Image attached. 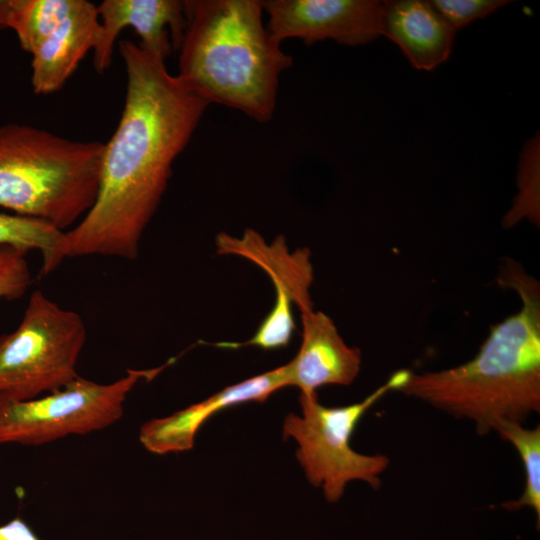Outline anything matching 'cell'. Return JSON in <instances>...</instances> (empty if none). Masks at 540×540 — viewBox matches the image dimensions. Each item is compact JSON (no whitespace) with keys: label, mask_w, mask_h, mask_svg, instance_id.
<instances>
[{"label":"cell","mask_w":540,"mask_h":540,"mask_svg":"<svg viewBox=\"0 0 540 540\" xmlns=\"http://www.w3.org/2000/svg\"><path fill=\"white\" fill-rule=\"evenodd\" d=\"M100 33L97 5L75 0L67 15L32 54L31 85L36 94L58 91L77 69Z\"/></svg>","instance_id":"cell-13"},{"label":"cell","mask_w":540,"mask_h":540,"mask_svg":"<svg viewBox=\"0 0 540 540\" xmlns=\"http://www.w3.org/2000/svg\"><path fill=\"white\" fill-rule=\"evenodd\" d=\"M75 0H0V30L15 32L31 55L67 15Z\"/></svg>","instance_id":"cell-15"},{"label":"cell","mask_w":540,"mask_h":540,"mask_svg":"<svg viewBox=\"0 0 540 540\" xmlns=\"http://www.w3.org/2000/svg\"><path fill=\"white\" fill-rule=\"evenodd\" d=\"M266 27L282 42L300 39L305 45L331 39L339 44H367L383 29L384 1L263 0Z\"/></svg>","instance_id":"cell-9"},{"label":"cell","mask_w":540,"mask_h":540,"mask_svg":"<svg viewBox=\"0 0 540 540\" xmlns=\"http://www.w3.org/2000/svg\"><path fill=\"white\" fill-rule=\"evenodd\" d=\"M505 0H433L432 5L456 31L479 18H485L509 3Z\"/></svg>","instance_id":"cell-20"},{"label":"cell","mask_w":540,"mask_h":540,"mask_svg":"<svg viewBox=\"0 0 540 540\" xmlns=\"http://www.w3.org/2000/svg\"><path fill=\"white\" fill-rule=\"evenodd\" d=\"M103 152L100 141L27 124L0 126V207L69 230L96 200Z\"/></svg>","instance_id":"cell-4"},{"label":"cell","mask_w":540,"mask_h":540,"mask_svg":"<svg viewBox=\"0 0 540 540\" xmlns=\"http://www.w3.org/2000/svg\"><path fill=\"white\" fill-rule=\"evenodd\" d=\"M64 231L31 217L0 212V248L12 247L27 253L37 250L42 256V276L62 262L60 246Z\"/></svg>","instance_id":"cell-16"},{"label":"cell","mask_w":540,"mask_h":540,"mask_svg":"<svg viewBox=\"0 0 540 540\" xmlns=\"http://www.w3.org/2000/svg\"><path fill=\"white\" fill-rule=\"evenodd\" d=\"M499 286L513 290L519 310L490 327L477 354L439 371L413 373L399 390L456 418L478 434L540 412V285L513 259L502 262Z\"/></svg>","instance_id":"cell-2"},{"label":"cell","mask_w":540,"mask_h":540,"mask_svg":"<svg viewBox=\"0 0 540 540\" xmlns=\"http://www.w3.org/2000/svg\"><path fill=\"white\" fill-rule=\"evenodd\" d=\"M455 32L431 1H384L382 34L399 46L416 69L433 70L445 62Z\"/></svg>","instance_id":"cell-14"},{"label":"cell","mask_w":540,"mask_h":540,"mask_svg":"<svg viewBox=\"0 0 540 540\" xmlns=\"http://www.w3.org/2000/svg\"><path fill=\"white\" fill-rule=\"evenodd\" d=\"M126 95L117 128L101 163L96 200L64 231L63 258L107 256L134 260L156 213L175 159L188 145L210 105L166 58L138 43H119Z\"/></svg>","instance_id":"cell-1"},{"label":"cell","mask_w":540,"mask_h":540,"mask_svg":"<svg viewBox=\"0 0 540 540\" xmlns=\"http://www.w3.org/2000/svg\"><path fill=\"white\" fill-rule=\"evenodd\" d=\"M261 0H185L179 73L209 104L266 123L293 64L263 22Z\"/></svg>","instance_id":"cell-3"},{"label":"cell","mask_w":540,"mask_h":540,"mask_svg":"<svg viewBox=\"0 0 540 540\" xmlns=\"http://www.w3.org/2000/svg\"><path fill=\"white\" fill-rule=\"evenodd\" d=\"M86 340L79 313L33 291L17 328L0 335V397L26 401L71 383Z\"/></svg>","instance_id":"cell-6"},{"label":"cell","mask_w":540,"mask_h":540,"mask_svg":"<svg viewBox=\"0 0 540 540\" xmlns=\"http://www.w3.org/2000/svg\"><path fill=\"white\" fill-rule=\"evenodd\" d=\"M540 141L539 134L526 142L522 149L518 171L517 189L510 209L503 217L505 229L512 228L528 220L534 226L540 225Z\"/></svg>","instance_id":"cell-18"},{"label":"cell","mask_w":540,"mask_h":540,"mask_svg":"<svg viewBox=\"0 0 540 540\" xmlns=\"http://www.w3.org/2000/svg\"><path fill=\"white\" fill-rule=\"evenodd\" d=\"M509 442L517 451L525 473V485L522 495L514 501L506 502L507 510L528 507L540 521V426L526 428L521 423L502 422L494 430Z\"/></svg>","instance_id":"cell-17"},{"label":"cell","mask_w":540,"mask_h":540,"mask_svg":"<svg viewBox=\"0 0 540 540\" xmlns=\"http://www.w3.org/2000/svg\"><path fill=\"white\" fill-rule=\"evenodd\" d=\"M97 11L100 33L93 66L99 74L109 68L124 28L135 30L141 47L167 58L172 48L178 50L186 26L185 1L181 0H104Z\"/></svg>","instance_id":"cell-10"},{"label":"cell","mask_w":540,"mask_h":540,"mask_svg":"<svg viewBox=\"0 0 540 540\" xmlns=\"http://www.w3.org/2000/svg\"><path fill=\"white\" fill-rule=\"evenodd\" d=\"M0 540H40L31 527L20 517L0 525Z\"/></svg>","instance_id":"cell-21"},{"label":"cell","mask_w":540,"mask_h":540,"mask_svg":"<svg viewBox=\"0 0 540 540\" xmlns=\"http://www.w3.org/2000/svg\"><path fill=\"white\" fill-rule=\"evenodd\" d=\"M128 369L111 383L77 377L63 388L26 401L0 397V445L40 446L70 435H86L121 419L129 393L167 367Z\"/></svg>","instance_id":"cell-7"},{"label":"cell","mask_w":540,"mask_h":540,"mask_svg":"<svg viewBox=\"0 0 540 540\" xmlns=\"http://www.w3.org/2000/svg\"><path fill=\"white\" fill-rule=\"evenodd\" d=\"M26 253L12 247L0 248V299L21 297L31 283Z\"/></svg>","instance_id":"cell-19"},{"label":"cell","mask_w":540,"mask_h":540,"mask_svg":"<svg viewBox=\"0 0 540 540\" xmlns=\"http://www.w3.org/2000/svg\"><path fill=\"white\" fill-rule=\"evenodd\" d=\"M300 317L301 345L285 364L289 386L300 393H314L322 386L353 383L361 369V350L344 341L326 313L310 308L301 311Z\"/></svg>","instance_id":"cell-12"},{"label":"cell","mask_w":540,"mask_h":540,"mask_svg":"<svg viewBox=\"0 0 540 540\" xmlns=\"http://www.w3.org/2000/svg\"><path fill=\"white\" fill-rule=\"evenodd\" d=\"M411 372H394L362 401L346 406L327 407L319 402L316 392L300 393L302 415L285 417L283 438L296 440L297 460L308 481L322 489L328 502L339 501L351 481H363L373 489L381 486L390 459L383 454L356 452L351 437L364 414L387 393L399 391Z\"/></svg>","instance_id":"cell-5"},{"label":"cell","mask_w":540,"mask_h":540,"mask_svg":"<svg viewBox=\"0 0 540 540\" xmlns=\"http://www.w3.org/2000/svg\"><path fill=\"white\" fill-rule=\"evenodd\" d=\"M215 244L218 254L237 255L256 264L268 275L275 289L274 305L254 335L243 343H219L220 346L251 345L264 350L286 347L295 329L293 306L299 312L313 308L310 289L314 274L310 250L304 247L290 251L283 236L268 243L254 229H246L240 237L220 233Z\"/></svg>","instance_id":"cell-8"},{"label":"cell","mask_w":540,"mask_h":540,"mask_svg":"<svg viewBox=\"0 0 540 540\" xmlns=\"http://www.w3.org/2000/svg\"><path fill=\"white\" fill-rule=\"evenodd\" d=\"M287 386V369L283 365L228 386L169 416L145 422L139 430V441L158 455L188 451L194 446L198 430L214 414L246 402H263Z\"/></svg>","instance_id":"cell-11"}]
</instances>
